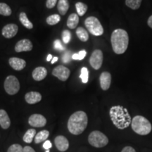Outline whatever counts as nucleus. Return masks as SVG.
Returning a JSON list of instances; mask_svg holds the SVG:
<instances>
[{
  "instance_id": "obj_37",
  "label": "nucleus",
  "mask_w": 152,
  "mask_h": 152,
  "mask_svg": "<svg viewBox=\"0 0 152 152\" xmlns=\"http://www.w3.org/2000/svg\"><path fill=\"white\" fill-rule=\"evenodd\" d=\"M121 152H136V151L133 147L128 146V147H125L123 148Z\"/></svg>"
},
{
  "instance_id": "obj_6",
  "label": "nucleus",
  "mask_w": 152,
  "mask_h": 152,
  "mask_svg": "<svg viewBox=\"0 0 152 152\" xmlns=\"http://www.w3.org/2000/svg\"><path fill=\"white\" fill-rule=\"evenodd\" d=\"M88 142L92 147L102 148L107 145L109 143V139L100 131L94 130L89 135Z\"/></svg>"
},
{
  "instance_id": "obj_15",
  "label": "nucleus",
  "mask_w": 152,
  "mask_h": 152,
  "mask_svg": "<svg viewBox=\"0 0 152 152\" xmlns=\"http://www.w3.org/2000/svg\"><path fill=\"white\" fill-rule=\"evenodd\" d=\"M9 64L13 69L16 71H21L26 66V61L17 57H11L9 59Z\"/></svg>"
},
{
  "instance_id": "obj_22",
  "label": "nucleus",
  "mask_w": 152,
  "mask_h": 152,
  "mask_svg": "<svg viewBox=\"0 0 152 152\" xmlns=\"http://www.w3.org/2000/svg\"><path fill=\"white\" fill-rule=\"evenodd\" d=\"M49 132L48 130H42L36 134L34 141H35V144L41 143V142L47 140L49 137Z\"/></svg>"
},
{
  "instance_id": "obj_11",
  "label": "nucleus",
  "mask_w": 152,
  "mask_h": 152,
  "mask_svg": "<svg viewBox=\"0 0 152 152\" xmlns=\"http://www.w3.org/2000/svg\"><path fill=\"white\" fill-rule=\"evenodd\" d=\"M18 31V26L14 23H9L6 25L4 26L2 28V31H1V34L5 38L7 39H10L15 37Z\"/></svg>"
},
{
  "instance_id": "obj_2",
  "label": "nucleus",
  "mask_w": 152,
  "mask_h": 152,
  "mask_svg": "<svg viewBox=\"0 0 152 152\" xmlns=\"http://www.w3.org/2000/svg\"><path fill=\"white\" fill-rule=\"evenodd\" d=\"M88 124V118L86 113L78 111L73 113L68 121V129L74 135H78L84 132Z\"/></svg>"
},
{
  "instance_id": "obj_8",
  "label": "nucleus",
  "mask_w": 152,
  "mask_h": 152,
  "mask_svg": "<svg viewBox=\"0 0 152 152\" xmlns=\"http://www.w3.org/2000/svg\"><path fill=\"white\" fill-rule=\"evenodd\" d=\"M103 52L100 49H95L90 58V64L95 70H99L103 64Z\"/></svg>"
},
{
  "instance_id": "obj_14",
  "label": "nucleus",
  "mask_w": 152,
  "mask_h": 152,
  "mask_svg": "<svg viewBox=\"0 0 152 152\" xmlns=\"http://www.w3.org/2000/svg\"><path fill=\"white\" fill-rule=\"evenodd\" d=\"M55 145L57 149L60 151H66L69 147V142L67 138L63 135L57 136L54 140Z\"/></svg>"
},
{
  "instance_id": "obj_35",
  "label": "nucleus",
  "mask_w": 152,
  "mask_h": 152,
  "mask_svg": "<svg viewBox=\"0 0 152 152\" xmlns=\"http://www.w3.org/2000/svg\"><path fill=\"white\" fill-rule=\"evenodd\" d=\"M57 2V0H47L46 7L48 9L54 8Z\"/></svg>"
},
{
  "instance_id": "obj_29",
  "label": "nucleus",
  "mask_w": 152,
  "mask_h": 152,
  "mask_svg": "<svg viewBox=\"0 0 152 152\" xmlns=\"http://www.w3.org/2000/svg\"><path fill=\"white\" fill-rule=\"evenodd\" d=\"M80 77L82 80V82L83 83H87L89 80V71L86 67L82 68L81 73L80 75Z\"/></svg>"
},
{
  "instance_id": "obj_41",
  "label": "nucleus",
  "mask_w": 152,
  "mask_h": 152,
  "mask_svg": "<svg viewBox=\"0 0 152 152\" xmlns=\"http://www.w3.org/2000/svg\"><path fill=\"white\" fill-rule=\"evenodd\" d=\"M57 61H58V57H56V56H55V57H53V58H52V64H54V63H56Z\"/></svg>"
},
{
  "instance_id": "obj_33",
  "label": "nucleus",
  "mask_w": 152,
  "mask_h": 152,
  "mask_svg": "<svg viewBox=\"0 0 152 152\" xmlns=\"http://www.w3.org/2000/svg\"><path fill=\"white\" fill-rule=\"evenodd\" d=\"M54 47L56 50L58 51H64V49H65V47L63 45L60 39H56L54 42Z\"/></svg>"
},
{
  "instance_id": "obj_31",
  "label": "nucleus",
  "mask_w": 152,
  "mask_h": 152,
  "mask_svg": "<svg viewBox=\"0 0 152 152\" xmlns=\"http://www.w3.org/2000/svg\"><path fill=\"white\" fill-rule=\"evenodd\" d=\"M87 52L85 50H81L77 54H74L72 55V59L81 61L86 56Z\"/></svg>"
},
{
  "instance_id": "obj_36",
  "label": "nucleus",
  "mask_w": 152,
  "mask_h": 152,
  "mask_svg": "<svg viewBox=\"0 0 152 152\" xmlns=\"http://www.w3.org/2000/svg\"><path fill=\"white\" fill-rule=\"evenodd\" d=\"M52 144L49 140H47V141H45V142L43 144V148L46 150H49L50 148H52Z\"/></svg>"
},
{
  "instance_id": "obj_17",
  "label": "nucleus",
  "mask_w": 152,
  "mask_h": 152,
  "mask_svg": "<svg viewBox=\"0 0 152 152\" xmlns=\"http://www.w3.org/2000/svg\"><path fill=\"white\" fill-rule=\"evenodd\" d=\"M25 100L29 104H35L42 100V95L37 92H30L25 95Z\"/></svg>"
},
{
  "instance_id": "obj_30",
  "label": "nucleus",
  "mask_w": 152,
  "mask_h": 152,
  "mask_svg": "<svg viewBox=\"0 0 152 152\" xmlns=\"http://www.w3.org/2000/svg\"><path fill=\"white\" fill-rule=\"evenodd\" d=\"M71 39V33L68 30H65L62 33V40L64 44L70 42Z\"/></svg>"
},
{
  "instance_id": "obj_4",
  "label": "nucleus",
  "mask_w": 152,
  "mask_h": 152,
  "mask_svg": "<svg viewBox=\"0 0 152 152\" xmlns=\"http://www.w3.org/2000/svg\"><path fill=\"white\" fill-rule=\"evenodd\" d=\"M132 130L140 135H147L151 132L152 126L149 120L142 115H136L131 123Z\"/></svg>"
},
{
  "instance_id": "obj_3",
  "label": "nucleus",
  "mask_w": 152,
  "mask_h": 152,
  "mask_svg": "<svg viewBox=\"0 0 152 152\" xmlns=\"http://www.w3.org/2000/svg\"><path fill=\"white\" fill-rule=\"evenodd\" d=\"M111 46L116 54H123L126 52L129 45L128 34L123 29L115 30L111 34Z\"/></svg>"
},
{
  "instance_id": "obj_34",
  "label": "nucleus",
  "mask_w": 152,
  "mask_h": 152,
  "mask_svg": "<svg viewBox=\"0 0 152 152\" xmlns=\"http://www.w3.org/2000/svg\"><path fill=\"white\" fill-rule=\"evenodd\" d=\"M71 52L70 51H66L62 56V61L64 63H69L70 61L71 60Z\"/></svg>"
},
{
  "instance_id": "obj_25",
  "label": "nucleus",
  "mask_w": 152,
  "mask_h": 152,
  "mask_svg": "<svg viewBox=\"0 0 152 152\" xmlns=\"http://www.w3.org/2000/svg\"><path fill=\"white\" fill-rule=\"evenodd\" d=\"M75 8L77 10V15L80 16H83L85 14L87 11V5L83 2H77L75 4Z\"/></svg>"
},
{
  "instance_id": "obj_42",
  "label": "nucleus",
  "mask_w": 152,
  "mask_h": 152,
  "mask_svg": "<svg viewBox=\"0 0 152 152\" xmlns=\"http://www.w3.org/2000/svg\"><path fill=\"white\" fill-rule=\"evenodd\" d=\"M46 152H49V150H47Z\"/></svg>"
},
{
  "instance_id": "obj_20",
  "label": "nucleus",
  "mask_w": 152,
  "mask_h": 152,
  "mask_svg": "<svg viewBox=\"0 0 152 152\" xmlns=\"http://www.w3.org/2000/svg\"><path fill=\"white\" fill-rule=\"evenodd\" d=\"M69 9V1L68 0H58L57 4V9L61 15H66Z\"/></svg>"
},
{
  "instance_id": "obj_13",
  "label": "nucleus",
  "mask_w": 152,
  "mask_h": 152,
  "mask_svg": "<svg viewBox=\"0 0 152 152\" xmlns=\"http://www.w3.org/2000/svg\"><path fill=\"white\" fill-rule=\"evenodd\" d=\"M99 83L101 88L104 91L108 90L110 88L111 83V75L109 72L104 71L99 76Z\"/></svg>"
},
{
  "instance_id": "obj_1",
  "label": "nucleus",
  "mask_w": 152,
  "mask_h": 152,
  "mask_svg": "<svg viewBox=\"0 0 152 152\" xmlns=\"http://www.w3.org/2000/svg\"><path fill=\"white\" fill-rule=\"evenodd\" d=\"M109 115L113 125L119 130L128 128L132 123V118L128 109L122 106H113L110 109Z\"/></svg>"
},
{
  "instance_id": "obj_28",
  "label": "nucleus",
  "mask_w": 152,
  "mask_h": 152,
  "mask_svg": "<svg viewBox=\"0 0 152 152\" xmlns=\"http://www.w3.org/2000/svg\"><path fill=\"white\" fill-rule=\"evenodd\" d=\"M12 13L11 9L9 5L6 3H0V15L4 16H10Z\"/></svg>"
},
{
  "instance_id": "obj_27",
  "label": "nucleus",
  "mask_w": 152,
  "mask_h": 152,
  "mask_svg": "<svg viewBox=\"0 0 152 152\" xmlns=\"http://www.w3.org/2000/svg\"><path fill=\"white\" fill-rule=\"evenodd\" d=\"M61 17L60 15L58 14H53L51 16H48L47 18V23L49 25V26H54L60 22Z\"/></svg>"
},
{
  "instance_id": "obj_16",
  "label": "nucleus",
  "mask_w": 152,
  "mask_h": 152,
  "mask_svg": "<svg viewBox=\"0 0 152 152\" xmlns=\"http://www.w3.org/2000/svg\"><path fill=\"white\" fill-rule=\"evenodd\" d=\"M47 71L45 67L42 66H39V67L35 68L32 73V76L33 79L36 81H41L47 77Z\"/></svg>"
},
{
  "instance_id": "obj_7",
  "label": "nucleus",
  "mask_w": 152,
  "mask_h": 152,
  "mask_svg": "<svg viewBox=\"0 0 152 152\" xmlns=\"http://www.w3.org/2000/svg\"><path fill=\"white\" fill-rule=\"evenodd\" d=\"M4 87L7 94L14 95L20 90V83L16 77L14 75H9L5 80Z\"/></svg>"
},
{
  "instance_id": "obj_32",
  "label": "nucleus",
  "mask_w": 152,
  "mask_h": 152,
  "mask_svg": "<svg viewBox=\"0 0 152 152\" xmlns=\"http://www.w3.org/2000/svg\"><path fill=\"white\" fill-rule=\"evenodd\" d=\"M7 152H23V148L20 144H14L9 147Z\"/></svg>"
},
{
  "instance_id": "obj_9",
  "label": "nucleus",
  "mask_w": 152,
  "mask_h": 152,
  "mask_svg": "<svg viewBox=\"0 0 152 152\" xmlns=\"http://www.w3.org/2000/svg\"><path fill=\"white\" fill-rule=\"evenodd\" d=\"M52 75L56 77L57 78L59 79L61 81L67 80L71 75V71L66 66L60 65L55 67L53 69Z\"/></svg>"
},
{
  "instance_id": "obj_10",
  "label": "nucleus",
  "mask_w": 152,
  "mask_h": 152,
  "mask_svg": "<svg viewBox=\"0 0 152 152\" xmlns=\"http://www.w3.org/2000/svg\"><path fill=\"white\" fill-rule=\"evenodd\" d=\"M28 123L34 128H42L47 124V119L41 114H33L28 119Z\"/></svg>"
},
{
  "instance_id": "obj_19",
  "label": "nucleus",
  "mask_w": 152,
  "mask_h": 152,
  "mask_svg": "<svg viewBox=\"0 0 152 152\" xmlns=\"http://www.w3.org/2000/svg\"><path fill=\"white\" fill-rule=\"evenodd\" d=\"M79 23V16L77 14H71L67 20V26L70 29H75Z\"/></svg>"
},
{
  "instance_id": "obj_39",
  "label": "nucleus",
  "mask_w": 152,
  "mask_h": 152,
  "mask_svg": "<svg viewBox=\"0 0 152 152\" xmlns=\"http://www.w3.org/2000/svg\"><path fill=\"white\" fill-rule=\"evenodd\" d=\"M147 24H148V26H149V27L151 28L152 29V15L151 16H149V18H148Z\"/></svg>"
},
{
  "instance_id": "obj_5",
  "label": "nucleus",
  "mask_w": 152,
  "mask_h": 152,
  "mask_svg": "<svg viewBox=\"0 0 152 152\" xmlns=\"http://www.w3.org/2000/svg\"><path fill=\"white\" fill-rule=\"evenodd\" d=\"M85 26L92 35L101 36L104 34V28L97 18L94 16H89L85 19Z\"/></svg>"
},
{
  "instance_id": "obj_18",
  "label": "nucleus",
  "mask_w": 152,
  "mask_h": 152,
  "mask_svg": "<svg viewBox=\"0 0 152 152\" xmlns=\"http://www.w3.org/2000/svg\"><path fill=\"white\" fill-rule=\"evenodd\" d=\"M11 125V120L7 111L4 109H0V126L1 128L7 130Z\"/></svg>"
},
{
  "instance_id": "obj_24",
  "label": "nucleus",
  "mask_w": 152,
  "mask_h": 152,
  "mask_svg": "<svg viewBox=\"0 0 152 152\" xmlns=\"http://www.w3.org/2000/svg\"><path fill=\"white\" fill-rule=\"evenodd\" d=\"M36 134H36V130L35 129H29V130L26 131V132L25 133L23 140L26 143L30 144L33 141V139L35 137Z\"/></svg>"
},
{
  "instance_id": "obj_26",
  "label": "nucleus",
  "mask_w": 152,
  "mask_h": 152,
  "mask_svg": "<svg viewBox=\"0 0 152 152\" xmlns=\"http://www.w3.org/2000/svg\"><path fill=\"white\" fill-rule=\"evenodd\" d=\"M142 0H125V4L132 10H137L141 6Z\"/></svg>"
},
{
  "instance_id": "obj_21",
  "label": "nucleus",
  "mask_w": 152,
  "mask_h": 152,
  "mask_svg": "<svg viewBox=\"0 0 152 152\" xmlns=\"http://www.w3.org/2000/svg\"><path fill=\"white\" fill-rule=\"evenodd\" d=\"M19 20L23 26H24L25 28H26L27 29H33V24L32 23V22L30 21L29 19L28 18L27 15L25 12H21L20 14H19Z\"/></svg>"
},
{
  "instance_id": "obj_23",
  "label": "nucleus",
  "mask_w": 152,
  "mask_h": 152,
  "mask_svg": "<svg viewBox=\"0 0 152 152\" xmlns=\"http://www.w3.org/2000/svg\"><path fill=\"white\" fill-rule=\"evenodd\" d=\"M76 35H77V37L79 38V39L83 42H85L89 39V34L88 32L87 31L85 28L79 27L76 30Z\"/></svg>"
},
{
  "instance_id": "obj_12",
  "label": "nucleus",
  "mask_w": 152,
  "mask_h": 152,
  "mask_svg": "<svg viewBox=\"0 0 152 152\" xmlns=\"http://www.w3.org/2000/svg\"><path fill=\"white\" fill-rule=\"evenodd\" d=\"M33 49V44L28 39H23L18 41L15 46V51L16 52H30Z\"/></svg>"
},
{
  "instance_id": "obj_40",
  "label": "nucleus",
  "mask_w": 152,
  "mask_h": 152,
  "mask_svg": "<svg viewBox=\"0 0 152 152\" xmlns=\"http://www.w3.org/2000/svg\"><path fill=\"white\" fill-rule=\"evenodd\" d=\"M52 58H52V55L50 54H49L48 56H47V61H50L52 60Z\"/></svg>"
},
{
  "instance_id": "obj_38",
  "label": "nucleus",
  "mask_w": 152,
  "mask_h": 152,
  "mask_svg": "<svg viewBox=\"0 0 152 152\" xmlns=\"http://www.w3.org/2000/svg\"><path fill=\"white\" fill-rule=\"evenodd\" d=\"M23 152H35V151L32 147L26 146L23 148Z\"/></svg>"
}]
</instances>
